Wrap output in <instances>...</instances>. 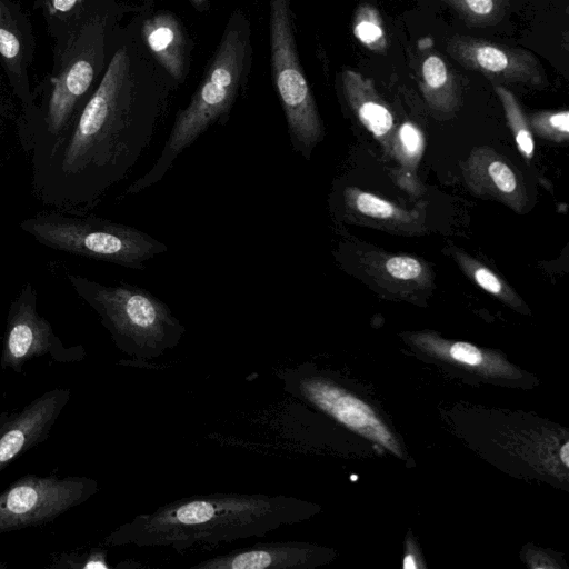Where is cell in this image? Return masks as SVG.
<instances>
[{"label":"cell","mask_w":569,"mask_h":569,"mask_svg":"<svg viewBox=\"0 0 569 569\" xmlns=\"http://www.w3.org/2000/svg\"><path fill=\"white\" fill-rule=\"evenodd\" d=\"M119 48L93 93L57 140L31 158L32 190L43 204L83 212L131 172L153 136L159 96L131 76Z\"/></svg>","instance_id":"1"},{"label":"cell","mask_w":569,"mask_h":569,"mask_svg":"<svg viewBox=\"0 0 569 569\" xmlns=\"http://www.w3.org/2000/svg\"><path fill=\"white\" fill-rule=\"evenodd\" d=\"M251 63L250 29L246 17L234 11L217 50L189 104L176 117L159 157L134 180L124 194H137L168 173L177 158L212 124L226 121Z\"/></svg>","instance_id":"2"},{"label":"cell","mask_w":569,"mask_h":569,"mask_svg":"<svg viewBox=\"0 0 569 569\" xmlns=\"http://www.w3.org/2000/svg\"><path fill=\"white\" fill-rule=\"evenodd\" d=\"M19 228L52 250L137 271L168 251L164 242L134 227L82 212L42 211L23 219Z\"/></svg>","instance_id":"3"},{"label":"cell","mask_w":569,"mask_h":569,"mask_svg":"<svg viewBox=\"0 0 569 569\" xmlns=\"http://www.w3.org/2000/svg\"><path fill=\"white\" fill-rule=\"evenodd\" d=\"M64 278L100 318L117 346L137 352L171 346L184 329L169 307L149 290L121 282L106 284L68 269Z\"/></svg>","instance_id":"4"},{"label":"cell","mask_w":569,"mask_h":569,"mask_svg":"<svg viewBox=\"0 0 569 569\" xmlns=\"http://www.w3.org/2000/svg\"><path fill=\"white\" fill-rule=\"evenodd\" d=\"M103 22L94 17L77 27L60 44L46 110L26 146L31 158L46 151L82 107L103 62Z\"/></svg>","instance_id":"5"},{"label":"cell","mask_w":569,"mask_h":569,"mask_svg":"<svg viewBox=\"0 0 569 569\" xmlns=\"http://www.w3.org/2000/svg\"><path fill=\"white\" fill-rule=\"evenodd\" d=\"M269 3L273 83L292 149L309 159L323 139V123L298 58L291 0H269Z\"/></svg>","instance_id":"6"},{"label":"cell","mask_w":569,"mask_h":569,"mask_svg":"<svg viewBox=\"0 0 569 569\" xmlns=\"http://www.w3.org/2000/svg\"><path fill=\"white\" fill-rule=\"evenodd\" d=\"M97 491L83 476L26 475L0 492V535L51 522Z\"/></svg>","instance_id":"7"},{"label":"cell","mask_w":569,"mask_h":569,"mask_svg":"<svg viewBox=\"0 0 569 569\" xmlns=\"http://www.w3.org/2000/svg\"><path fill=\"white\" fill-rule=\"evenodd\" d=\"M46 356L67 363L81 360L84 352L79 346L63 345L51 323L39 313L37 291L27 282L9 307L0 366L20 373L28 362Z\"/></svg>","instance_id":"8"},{"label":"cell","mask_w":569,"mask_h":569,"mask_svg":"<svg viewBox=\"0 0 569 569\" xmlns=\"http://www.w3.org/2000/svg\"><path fill=\"white\" fill-rule=\"evenodd\" d=\"M447 52L462 67L500 83L543 87L547 76L537 57L526 49L511 48L467 36H453Z\"/></svg>","instance_id":"9"},{"label":"cell","mask_w":569,"mask_h":569,"mask_svg":"<svg viewBox=\"0 0 569 569\" xmlns=\"http://www.w3.org/2000/svg\"><path fill=\"white\" fill-rule=\"evenodd\" d=\"M70 397L69 388L57 387L0 413V471L48 439Z\"/></svg>","instance_id":"10"},{"label":"cell","mask_w":569,"mask_h":569,"mask_svg":"<svg viewBox=\"0 0 569 569\" xmlns=\"http://www.w3.org/2000/svg\"><path fill=\"white\" fill-rule=\"evenodd\" d=\"M32 56L33 38L26 17L10 0H0V61L27 118L21 134L24 147L37 119L28 74Z\"/></svg>","instance_id":"11"},{"label":"cell","mask_w":569,"mask_h":569,"mask_svg":"<svg viewBox=\"0 0 569 569\" xmlns=\"http://www.w3.org/2000/svg\"><path fill=\"white\" fill-rule=\"evenodd\" d=\"M462 177L475 194L526 212L529 196L520 172L502 154L490 147L472 149L461 163Z\"/></svg>","instance_id":"12"},{"label":"cell","mask_w":569,"mask_h":569,"mask_svg":"<svg viewBox=\"0 0 569 569\" xmlns=\"http://www.w3.org/2000/svg\"><path fill=\"white\" fill-rule=\"evenodd\" d=\"M306 397L336 420L400 456L401 451L392 433L365 401L321 379L308 378L301 382Z\"/></svg>","instance_id":"13"},{"label":"cell","mask_w":569,"mask_h":569,"mask_svg":"<svg viewBox=\"0 0 569 569\" xmlns=\"http://www.w3.org/2000/svg\"><path fill=\"white\" fill-rule=\"evenodd\" d=\"M358 263L366 276L391 293L410 296L432 286V272L421 259L371 250L358 253Z\"/></svg>","instance_id":"14"},{"label":"cell","mask_w":569,"mask_h":569,"mask_svg":"<svg viewBox=\"0 0 569 569\" xmlns=\"http://www.w3.org/2000/svg\"><path fill=\"white\" fill-rule=\"evenodd\" d=\"M342 206L349 220L400 233H419L425 218L417 209L408 210L357 187H346Z\"/></svg>","instance_id":"15"},{"label":"cell","mask_w":569,"mask_h":569,"mask_svg":"<svg viewBox=\"0 0 569 569\" xmlns=\"http://www.w3.org/2000/svg\"><path fill=\"white\" fill-rule=\"evenodd\" d=\"M345 98L362 126L380 142L385 152L391 154L396 131L395 119L387 103L377 92L373 81L361 73L346 69L342 72Z\"/></svg>","instance_id":"16"},{"label":"cell","mask_w":569,"mask_h":569,"mask_svg":"<svg viewBox=\"0 0 569 569\" xmlns=\"http://www.w3.org/2000/svg\"><path fill=\"white\" fill-rule=\"evenodd\" d=\"M144 41L158 62L178 81L186 77V39L178 20L160 13L144 21Z\"/></svg>","instance_id":"17"},{"label":"cell","mask_w":569,"mask_h":569,"mask_svg":"<svg viewBox=\"0 0 569 569\" xmlns=\"http://www.w3.org/2000/svg\"><path fill=\"white\" fill-rule=\"evenodd\" d=\"M419 86L433 111L452 113L459 106L458 84L446 61L438 54H428L420 68Z\"/></svg>","instance_id":"18"},{"label":"cell","mask_w":569,"mask_h":569,"mask_svg":"<svg viewBox=\"0 0 569 569\" xmlns=\"http://www.w3.org/2000/svg\"><path fill=\"white\" fill-rule=\"evenodd\" d=\"M451 256L461 271L481 289L513 309H526V303L517 291L490 268L457 248L451 249Z\"/></svg>","instance_id":"19"},{"label":"cell","mask_w":569,"mask_h":569,"mask_svg":"<svg viewBox=\"0 0 569 569\" xmlns=\"http://www.w3.org/2000/svg\"><path fill=\"white\" fill-rule=\"evenodd\" d=\"M293 549L282 546H270L244 550L227 558L214 560L206 567L231 569H264L293 567Z\"/></svg>","instance_id":"20"},{"label":"cell","mask_w":569,"mask_h":569,"mask_svg":"<svg viewBox=\"0 0 569 569\" xmlns=\"http://www.w3.org/2000/svg\"><path fill=\"white\" fill-rule=\"evenodd\" d=\"M493 90L502 104L507 123L520 153L523 158L530 160L535 152V140L527 117L510 90L501 84H493Z\"/></svg>","instance_id":"21"},{"label":"cell","mask_w":569,"mask_h":569,"mask_svg":"<svg viewBox=\"0 0 569 569\" xmlns=\"http://www.w3.org/2000/svg\"><path fill=\"white\" fill-rule=\"evenodd\" d=\"M470 26L492 27L500 23L508 11L507 0H443Z\"/></svg>","instance_id":"22"},{"label":"cell","mask_w":569,"mask_h":569,"mask_svg":"<svg viewBox=\"0 0 569 569\" xmlns=\"http://www.w3.org/2000/svg\"><path fill=\"white\" fill-rule=\"evenodd\" d=\"M355 37L369 50L385 52L388 47L382 19L378 10L362 3L358 7L352 26Z\"/></svg>","instance_id":"23"},{"label":"cell","mask_w":569,"mask_h":569,"mask_svg":"<svg viewBox=\"0 0 569 569\" xmlns=\"http://www.w3.org/2000/svg\"><path fill=\"white\" fill-rule=\"evenodd\" d=\"M425 150V137L421 130L411 122H403L396 129L391 156H395L403 169L415 171L419 166Z\"/></svg>","instance_id":"24"},{"label":"cell","mask_w":569,"mask_h":569,"mask_svg":"<svg viewBox=\"0 0 569 569\" xmlns=\"http://www.w3.org/2000/svg\"><path fill=\"white\" fill-rule=\"evenodd\" d=\"M527 121L531 132L542 139L560 143L569 138L568 110L530 113Z\"/></svg>","instance_id":"25"},{"label":"cell","mask_w":569,"mask_h":569,"mask_svg":"<svg viewBox=\"0 0 569 569\" xmlns=\"http://www.w3.org/2000/svg\"><path fill=\"white\" fill-rule=\"evenodd\" d=\"M41 1L43 3L46 16L49 21L53 22V27H56L57 23L62 22L64 26L70 24L73 30L77 28L74 21L80 16L83 0Z\"/></svg>","instance_id":"26"},{"label":"cell","mask_w":569,"mask_h":569,"mask_svg":"<svg viewBox=\"0 0 569 569\" xmlns=\"http://www.w3.org/2000/svg\"><path fill=\"white\" fill-rule=\"evenodd\" d=\"M52 568H100L106 567L98 555L60 553L54 557Z\"/></svg>","instance_id":"27"},{"label":"cell","mask_w":569,"mask_h":569,"mask_svg":"<svg viewBox=\"0 0 569 569\" xmlns=\"http://www.w3.org/2000/svg\"><path fill=\"white\" fill-rule=\"evenodd\" d=\"M560 459L566 467L569 466V443L566 442L560 449Z\"/></svg>","instance_id":"28"},{"label":"cell","mask_w":569,"mask_h":569,"mask_svg":"<svg viewBox=\"0 0 569 569\" xmlns=\"http://www.w3.org/2000/svg\"><path fill=\"white\" fill-rule=\"evenodd\" d=\"M403 568L405 569H415L417 568V563L415 558L411 555L406 556L403 560Z\"/></svg>","instance_id":"29"},{"label":"cell","mask_w":569,"mask_h":569,"mask_svg":"<svg viewBox=\"0 0 569 569\" xmlns=\"http://www.w3.org/2000/svg\"><path fill=\"white\" fill-rule=\"evenodd\" d=\"M197 8H202L208 0H189Z\"/></svg>","instance_id":"30"}]
</instances>
